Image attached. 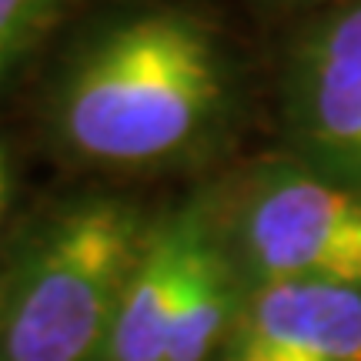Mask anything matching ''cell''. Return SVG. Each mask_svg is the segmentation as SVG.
<instances>
[{
    "label": "cell",
    "instance_id": "ba28073f",
    "mask_svg": "<svg viewBox=\"0 0 361 361\" xmlns=\"http://www.w3.org/2000/svg\"><path fill=\"white\" fill-rule=\"evenodd\" d=\"M61 0H0V71L37 37Z\"/></svg>",
    "mask_w": 361,
    "mask_h": 361
},
{
    "label": "cell",
    "instance_id": "3957f363",
    "mask_svg": "<svg viewBox=\"0 0 361 361\" xmlns=\"http://www.w3.org/2000/svg\"><path fill=\"white\" fill-rule=\"evenodd\" d=\"M238 247L255 284L361 288V188L328 171H268L241 204Z\"/></svg>",
    "mask_w": 361,
    "mask_h": 361
},
{
    "label": "cell",
    "instance_id": "277c9868",
    "mask_svg": "<svg viewBox=\"0 0 361 361\" xmlns=\"http://www.w3.org/2000/svg\"><path fill=\"white\" fill-rule=\"evenodd\" d=\"M291 111L318 171L361 188V0L345 4L305 40Z\"/></svg>",
    "mask_w": 361,
    "mask_h": 361
},
{
    "label": "cell",
    "instance_id": "6da1fadb",
    "mask_svg": "<svg viewBox=\"0 0 361 361\" xmlns=\"http://www.w3.org/2000/svg\"><path fill=\"white\" fill-rule=\"evenodd\" d=\"M221 101V64L204 27L154 11L90 47L61 94V130L78 154L144 164L197 137Z\"/></svg>",
    "mask_w": 361,
    "mask_h": 361
},
{
    "label": "cell",
    "instance_id": "7a4b0ae2",
    "mask_svg": "<svg viewBox=\"0 0 361 361\" xmlns=\"http://www.w3.org/2000/svg\"><path fill=\"white\" fill-rule=\"evenodd\" d=\"M147 234L121 201H87L61 214L13 278L0 361H94L107 351Z\"/></svg>",
    "mask_w": 361,
    "mask_h": 361
},
{
    "label": "cell",
    "instance_id": "52a82bcc",
    "mask_svg": "<svg viewBox=\"0 0 361 361\" xmlns=\"http://www.w3.org/2000/svg\"><path fill=\"white\" fill-rule=\"evenodd\" d=\"M238 308L241 301L234 291V268L207 224L180 288L164 361H207L221 341H228Z\"/></svg>",
    "mask_w": 361,
    "mask_h": 361
},
{
    "label": "cell",
    "instance_id": "5b68a950",
    "mask_svg": "<svg viewBox=\"0 0 361 361\" xmlns=\"http://www.w3.org/2000/svg\"><path fill=\"white\" fill-rule=\"evenodd\" d=\"M224 361H361V288L255 284L238 308Z\"/></svg>",
    "mask_w": 361,
    "mask_h": 361
},
{
    "label": "cell",
    "instance_id": "9c48e42d",
    "mask_svg": "<svg viewBox=\"0 0 361 361\" xmlns=\"http://www.w3.org/2000/svg\"><path fill=\"white\" fill-rule=\"evenodd\" d=\"M7 194H11V178H7V161H4V151H0V218L7 211Z\"/></svg>",
    "mask_w": 361,
    "mask_h": 361
},
{
    "label": "cell",
    "instance_id": "8992f818",
    "mask_svg": "<svg viewBox=\"0 0 361 361\" xmlns=\"http://www.w3.org/2000/svg\"><path fill=\"white\" fill-rule=\"evenodd\" d=\"M207 221L197 207L180 211L147 234L141 261L121 298L117 322L107 341V361H164L180 288L191 268L194 247Z\"/></svg>",
    "mask_w": 361,
    "mask_h": 361
}]
</instances>
